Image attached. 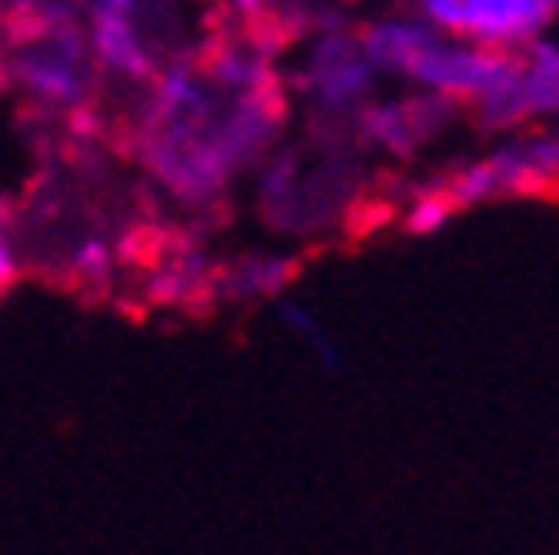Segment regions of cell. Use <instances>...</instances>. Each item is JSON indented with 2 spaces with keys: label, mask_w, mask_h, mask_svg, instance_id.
<instances>
[{
  "label": "cell",
  "mask_w": 559,
  "mask_h": 555,
  "mask_svg": "<svg viewBox=\"0 0 559 555\" xmlns=\"http://www.w3.org/2000/svg\"><path fill=\"white\" fill-rule=\"evenodd\" d=\"M280 125L285 81L271 45L223 36L200 54L160 62L133 111V156L178 204H214L253 169Z\"/></svg>",
  "instance_id": "6da1fadb"
},
{
  "label": "cell",
  "mask_w": 559,
  "mask_h": 555,
  "mask_svg": "<svg viewBox=\"0 0 559 555\" xmlns=\"http://www.w3.org/2000/svg\"><path fill=\"white\" fill-rule=\"evenodd\" d=\"M0 81L45 116L85 120L103 76L90 58L81 14L67 0H36V10L0 32Z\"/></svg>",
  "instance_id": "7a4b0ae2"
},
{
  "label": "cell",
  "mask_w": 559,
  "mask_h": 555,
  "mask_svg": "<svg viewBox=\"0 0 559 555\" xmlns=\"http://www.w3.org/2000/svg\"><path fill=\"white\" fill-rule=\"evenodd\" d=\"M360 40H365L382 81H395L413 94L444 98L453 107H466L484 90L488 72H493V58H498V54L475 49V45L431 27L413 10H386V14L369 19L360 27Z\"/></svg>",
  "instance_id": "3957f363"
},
{
  "label": "cell",
  "mask_w": 559,
  "mask_h": 555,
  "mask_svg": "<svg viewBox=\"0 0 559 555\" xmlns=\"http://www.w3.org/2000/svg\"><path fill=\"white\" fill-rule=\"evenodd\" d=\"M466 107L479 129H493V133L559 120V45L542 36L498 54L484 90Z\"/></svg>",
  "instance_id": "277c9868"
},
{
  "label": "cell",
  "mask_w": 559,
  "mask_h": 555,
  "mask_svg": "<svg viewBox=\"0 0 559 555\" xmlns=\"http://www.w3.org/2000/svg\"><path fill=\"white\" fill-rule=\"evenodd\" d=\"M294 90L311 103L316 116L346 120V116H360V107L378 98L382 76L356 27L320 23L307 32L302 54L294 62Z\"/></svg>",
  "instance_id": "5b68a950"
},
{
  "label": "cell",
  "mask_w": 559,
  "mask_h": 555,
  "mask_svg": "<svg viewBox=\"0 0 559 555\" xmlns=\"http://www.w3.org/2000/svg\"><path fill=\"white\" fill-rule=\"evenodd\" d=\"M444 191L453 204H484L493 196H542L559 191V129L533 125L524 138L493 147L488 156L462 165L453 178H444Z\"/></svg>",
  "instance_id": "8992f818"
},
{
  "label": "cell",
  "mask_w": 559,
  "mask_h": 555,
  "mask_svg": "<svg viewBox=\"0 0 559 555\" xmlns=\"http://www.w3.org/2000/svg\"><path fill=\"white\" fill-rule=\"evenodd\" d=\"M408 10L488 54L542 40L559 23V0H408Z\"/></svg>",
  "instance_id": "52a82bcc"
},
{
  "label": "cell",
  "mask_w": 559,
  "mask_h": 555,
  "mask_svg": "<svg viewBox=\"0 0 559 555\" xmlns=\"http://www.w3.org/2000/svg\"><path fill=\"white\" fill-rule=\"evenodd\" d=\"M81 32L103 81L143 85L160 58L156 45V5L152 0H90L81 10Z\"/></svg>",
  "instance_id": "ba28073f"
},
{
  "label": "cell",
  "mask_w": 559,
  "mask_h": 555,
  "mask_svg": "<svg viewBox=\"0 0 559 555\" xmlns=\"http://www.w3.org/2000/svg\"><path fill=\"white\" fill-rule=\"evenodd\" d=\"M449 116H453V103L408 90V98H373V103H365L356 120H360L369 143H378L382 152L404 161L423 143H431Z\"/></svg>",
  "instance_id": "9c48e42d"
},
{
  "label": "cell",
  "mask_w": 559,
  "mask_h": 555,
  "mask_svg": "<svg viewBox=\"0 0 559 555\" xmlns=\"http://www.w3.org/2000/svg\"><path fill=\"white\" fill-rule=\"evenodd\" d=\"M294 271H298V262H289V258H262V253H253V258H240V262H231L227 271H218L214 285H218L223 294L271 298L275 290H285V285L294 281Z\"/></svg>",
  "instance_id": "30bf717a"
},
{
  "label": "cell",
  "mask_w": 559,
  "mask_h": 555,
  "mask_svg": "<svg viewBox=\"0 0 559 555\" xmlns=\"http://www.w3.org/2000/svg\"><path fill=\"white\" fill-rule=\"evenodd\" d=\"M453 196L444 191V182H436V187H423V191H413V200H408V210H404V232L408 236H431V232H440L449 219H453Z\"/></svg>",
  "instance_id": "8fae6325"
},
{
  "label": "cell",
  "mask_w": 559,
  "mask_h": 555,
  "mask_svg": "<svg viewBox=\"0 0 559 555\" xmlns=\"http://www.w3.org/2000/svg\"><path fill=\"white\" fill-rule=\"evenodd\" d=\"M23 275V262H19V245H14V227H10V214L0 210V294L14 290Z\"/></svg>",
  "instance_id": "7c38bea8"
},
{
  "label": "cell",
  "mask_w": 559,
  "mask_h": 555,
  "mask_svg": "<svg viewBox=\"0 0 559 555\" xmlns=\"http://www.w3.org/2000/svg\"><path fill=\"white\" fill-rule=\"evenodd\" d=\"M285 320H289V324H294V329H298L302 338H316V346H320V356H324V365H329V369H337V352H333V346H329V338L320 333V324H316V320H311V316H307L302 307H285Z\"/></svg>",
  "instance_id": "4fadbf2b"
},
{
  "label": "cell",
  "mask_w": 559,
  "mask_h": 555,
  "mask_svg": "<svg viewBox=\"0 0 559 555\" xmlns=\"http://www.w3.org/2000/svg\"><path fill=\"white\" fill-rule=\"evenodd\" d=\"M227 5H231V14H236V19H245V23L253 27V23H262V19L271 14L275 0H227Z\"/></svg>",
  "instance_id": "5bb4252c"
},
{
  "label": "cell",
  "mask_w": 559,
  "mask_h": 555,
  "mask_svg": "<svg viewBox=\"0 0 559 555\" xmlns=\"http://www.w3.org/2000/svg\"><path fill=\"white\" fill-rule=\"evenodd\" d=\"M27 10H36V0H0V32H5L10 23H19Z\"/></svg>",
  "instance_id": "9a60e30c"
},
{
  "label": "cell",
  "mask_w": 559,
  "mask_h": 555,
  "mask_svg": "<svg viewBox=\"0 0 559 555\" xmlns=\"http://www.w3.org/2000/svg\"><path fill=\"white\" fill-rule=\"evenodd\" d=\"M67 5H72V10H76V14H81V10H85V5H90V0H67Z\"/></svg>",
  "instance_id": "2e32d148"
}]
</instances>
